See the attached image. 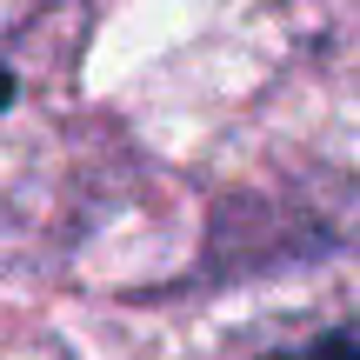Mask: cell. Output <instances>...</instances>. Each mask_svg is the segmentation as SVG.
I'll use <instances>...</instances> for the list:
<instances>
[{"label": "cell", "mask_w": 360, "mask_h": 360, "mask_svg": "<svg viewBox=\"0 0 360 360\" xmlns=\"http://www.w3.org/2000/svg\"><path fill=\"white\" fill-rule=\"evenodd\" d=\"M7 101H13V74L0 67V107H7Z\"/></svg>", "instance_id": "1"}]
</instances>
